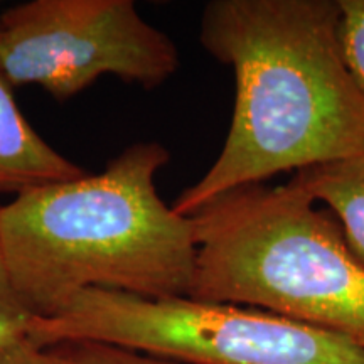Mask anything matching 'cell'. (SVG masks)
Returning <instances> with one entry per match:
<instances>
[{
  "instance_id": "8",
  "label": "cell",
  "mask_w": 364,
  "mask_h": 364,
  "mask_svg": "<svg viewBox=\"0 0 364 364\" xmlns=\"http://www.w3.org/2000/svg\"><path fill=\"white\" fill-rule=\"evenodd\" d=\"M46 364H182L102 341L73 339L43 348Z\"/></svg>"
},
{
  "instance_id": "2",
  "label": "cell",
  "mask_w": 364,
  "mask_h": 364,
  "mask_svg": "<svg viewBox=\"0 0 364 364\" xmlns=\"http://www.w3.org/2000/svg\"><path fill=\"white\" fill-rule=\"evenodd\" d=\"M169 161L162 144L135 142L98 174L0 206L9 272L34 317L54 316L90 289L189 297L198 255L193 223L156 188Z\"/></svg>"
},
{
  "instance_id": "1",
  "label": "cell",
  "mask_w": 364,
  "mask_h": 364,
  "mask_svg": "<svg viewBox=\"0 0 364 364\" xmlns=\"http://www.w3.org/2000/svg\"><path fill=\"white\" fill-rule=\"evenodd\" d=\"M339 0H211L199 41L233 68L235 107L220 156L174 208L204 203L287 171L364 154V95L339 39Z\"/></svg>"
},
{
  "instance_id": "6",
  "label": "cell",
  "mask_w": 364,
  "mask_h": 364,
  "mask_svg": "<svg viewBox=\"0 0 364 364\" xmlns=\"http://www.w3.org/2000/svg\"><path fill=\"white\" fill-rule=\"evenodd\" d=\"M86 171L54 150L27 122L0 71V196L83 177Z\"/></svg>"
},
{
  "instance_id": "3",
  "label": "cell",
  "mask_w": 364,
  "mask_h": 364,
  "mask_svg": "<svg viewBox=\"0 0 364 364\" xmlns=\"http://www.w3.org/2000/svg\"><path fill=\"white\" fill-rule=\"evenodd\" d=\"M189 297L262 309L364 351V263L297 181L228 191L189 215Z\"/></svg>"
},
{
  "instance_id": "4",
  "label": "cell",
  "mask_w": 364,
  "mask_h": 364,
  "mask_svg": "<svg viewBox=\"0 0 364 364\" xmlns=\"http://www.w3.org/2000/svg\"><path fill=\"white\" fill-rule=\"evenodd\" d=\"M27 338L41 349L102 341L182 364H364V351L343 338L262 309L105 289L34 317Z\"/></svg>"
},
{
  "instance_id": "5",
  "label": "cell",
  "mask_w": 364,
  "mask_h": 364,
  "mask_svg": "<svg viewBox=\"0 0 364 364\" xmlns=\"http://www.w3.org/2000/svg\"><path fill=\"white\" fill-rule=\"evenodd\" d=\"M177 46L132 0H31L0 14V71L66 102L102 76L154 90L179 70Z\"/></svg>"
},
{
  "instance_id": "11",
  "label": "cell",
  "mask_w": 364,
  "mask_h": 364,
  "mask_svg": "<svg viewBox=\"0 0 364 364\" xmlns=\"http://www.w3.org/2000/svg\"><path fill=\"white\" fill-rule=\"evenodd\" d=\"M0 364H46L43 349L29 339L16 344L0 346Z\"/></svg>"
},
{
  "instance_id": "9",
  "label": "cell",
  "mask_w": 364,
  "mask_h": 364,
  "mask_svg": "<svg viewBox=\"0 0 364 364\" xmlns=\"http://www.w3.org/2000/svg\"><path fill=\"white\" fill-rule=\"evenodd\" d=\"M34 316L22 302L9 272V265L0 243V346L16 344L29 339V326Z\"/></svg>"
},
{
  "instance_id": "7",
  "label": "cell",
  "mask_w": 364,
  "mask_h": 364,
  "mask_svg": "<svg viewBox=\"0 0 364 364\" xmlns=\"http://www.w3.org/2000/svg\"><path fill=\"white\" fill-rule=\"evenodd\" d=\"M294 179L338 220L349 247L364 263V154L295 172Z\"/></svg>"
},
{
  "instance_id": "10",
  "label": "cell",
  "mask_w": 364,
  "mask_h": 364,
  "mask_svg": "<svg viewBox=\"0 0 364 364\" xmlns=\"http://www.w3.org/2000/svg\"><path fill=\"white\" fill-rule=\"evenodd\" d=\"M339 39L354 81L364 95V0H339Z\"/></svg>"
}]
</instances>
